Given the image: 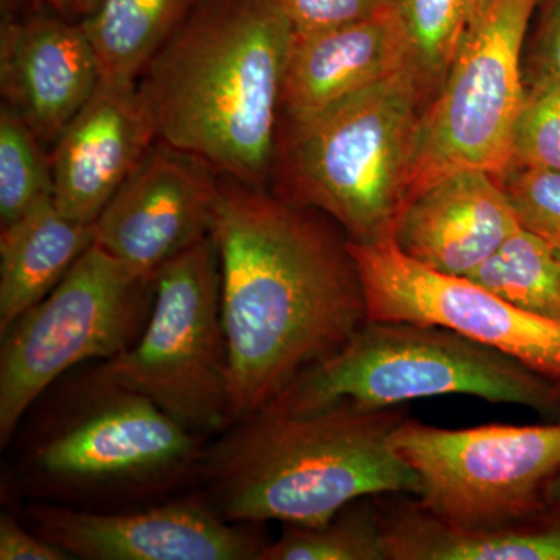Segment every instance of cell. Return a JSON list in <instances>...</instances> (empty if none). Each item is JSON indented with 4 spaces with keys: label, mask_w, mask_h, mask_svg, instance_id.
<instances>
[{
    "label": "cell",
    "mask_w": 560,
    "mask_h": 560,
    "mask_svg": "<svg viewBox=\"0 0 560 560\" xmlns=\"http://www.w3.org/2000/svg\"><path fill=\"white\" fill-rule=\"evenodd\" d=\"M230 348V419L270 405L368 320L348 242L301 206L220 180L212 230Z\"/></svg>",
    "instance_id": "1"
},
{
    "label": "cell",
    "mask_w": 560,
    "mask_h": 560,
    "mask_svg": "<svg viewBox=\"0 0 560 560\" xmlns=\"http://www.w3.org/2000/svg\"><path fill=\"white\" fill-rule=\"evenodd\" d=\"M293 35L275 0H195L138 81L158 142L259 187L275 162Z\"/></svg>",
    "instance_id": "2"
},
{
    "label": "cell",
    "mask_w": 560,
    "mask_h": 560,
    "mask_svg": "<svg viewBox=\"0 0 560 560\" xmlns=\"http://www.w3.org/2000/svg\"><path fill=\"white\" fill-rule=\"evenodd\" d=\"M405 419L399 407L261 408L209 438L195 489L224 521L261 525L319 526L357 500L418 497L419 475L389 444Z\"/></svg>",
    "instance_id": "3"
},
{
    "label": "cell",
    "mask_w": 560,
    "mask_h": 560,
    "mask_svg": "<svg viewBox=\"0 0 560 560\" xmlns=\"http://www.w3.org/2000/svg\"><path fill=\"white\" fill-rule=\"evenodd\" d=\"M22 422L13 436L21 495L88 511L135 510L189 492L209 440L113 381L98 361L62 375Z\"/></svg>",
    "instance_id": "4"
},
{
    "label": "cell",
    "mask_w": 560,
    "mask_h": 560,
    "mask_svg": "<svg viewBox=\"0 0 560 560\" xmlns=\"http://www.w3.org/2000/svg\"><path fill=\"white\" fill-rule=\"evenodd\" d=\"M458 394L560 416V383L456 331L407 320H366L345 348L298 375L265 408L372 411Z\"/></svg>",
    "instance_id": "5"
},
{
    "label": "cell",
    "mask_w": 560,
    "mask_h": 560,
    "mask_svg": "<svg viewBox=\"0 0 560 560\" xmlns=\"http://www.w3.org/2000/svg\"><path fill=\"white\" fill-rule=\"evenodd\" d=\"M423 88L411 61L315 116L289 120L282 172L291 200L327 213L350 242L393 237L407 206Z\"/></svg>",
    "instance_id": "6"
},
{
    "label": "cell",
    "mask_w": 560,
    "mask_h": 560,
    "mask_svg": "<svg viewBox=\"0 0 560 560\" xmlns=\"http://www.w3.org/2000/svg\"><path fill=\"white\" fill-rule=\"evenodd\" d=\"M154 278H142L92 243L61 282L2 334L0 445L36 400L81 364L105 361L142 337Z\"/></svg>",
    "instance_id": "7"
},
{
    "label": "cell",
    "mask_w": 560,
    "mask_h": 560,
    "mask_svg": "<svg viewBox=\"0 0 560 560\" xmlns=\"http://www.w3.org/2000/svg\"><path fill=\"white\" fill-rule=\"evenodd\" d=\"M98 364L200 436L212 438L228 425L230 348L212 234L162 265L142 337Z\"/></svg>",
    "instance_id": "8"
},
{
    "label": "cell",
    "mask_w": 560,
    "mask_h": 560,
    "mask_svg": "<svg viewBox=\"0 0 560 560\" xmlns=\"http://www.w3.org/2000/svg\"><path fill=\"white\" fill-rule=\"evenodd\" d=\"M537 0H489L469 25L440 94L419 117L407 205L456 172L511 171L526 91L521 55Z\"/></svg>",
    "instance_id": "9"
},
{
    "label": "cell",
    "mask_w": 560,
    "mask_h": 560,
    "mask_svg": "<svg viewBox=\"0 0 560 560\" xmlns=\"http://www.w3.org/2000/svg\"><path fill=\"white\" fill-rule=\"evenodd\" d=\"M389 444L419 475L415 503L453 528H500L550 510L545 489L560 470V420L448 430L407 418Z\"/></svg>",
    "instance_id": "10"
},
{
    "label": "cell",
    "mask_w": 560,
    "mask_h": 560,
    "mask_svg": "<svg viewBox=\"0 0 560 560\" xmlns=\"http://www.w3.org/2000/svg\"><path fill=\"white\" fill-rule=\"evenodd\" d=\"M368 320H407L451 329L523 361L560 383V324L515 307L466 276L412 260L394 237L348 242Z\"/></svg>",
    "instance_id": "11"
},
{
    "label": "cell",
    "mask_w": 560,
    "mask_h": 560,
    "mask_svg": "<svg viewBox=\"0 0 560 560\" xmlns=\"http://www.w3.org/2000/svg\"><path fill=\"white\" fill-rule=\"evenodd\" d=\"M28 528L83 560H259L261 523L220 517L198 489L125 511H88L28 501Z\"/></svg>",
    "instance_id": "12"
},
{
    "label": "cell",
    "mask_w": 560,
    "mask_h": 560,
    "mask_svg": "<svg viewBox=\"0 0 560 560\" xmlns=\"http://www.w3.org/2000/svg\"><path fill=\"white\" fill-rule=\"evenodd\" d=\"M215 176L198 158L154 143L92 223L94 243L153 279L162 265L212 234L220 201Z\"/></svg>",
    "instance_id": "13"
},
{
    "label": "cell",
    "mask_w": 560,
    "mask_h": 560,
    "mask_svg": "<svg viewBox=\"0 0 560 560\" xmlns=\"http://www.w3.org/2000/svg\"><path fill=\"white\" fill-rule=\"evenodd\" d=\"M5 105L40 142H57L101 84V70L81 25L33 13L5 18L0 38Z\"/></svg>",
    "instance_id": "14"
},
{
    "label": "cell",
    "mask_w": 560,
    "mask_h": 560,
    "mask_svg": "<svg viewBox=\"0 0 560 560\" xmlns=\"http://www.w3.org/2000/svg\"><path fill=\"white\" fill-rule=\"evenodd\" d=\"M156 142L138 84H98L50 156L55 206L92 226Z\"/></svg>",
    "instance_id": "15"
},
{
    "label": "cell",
    "mask_w": 560,
    "mask_h": 560,
    "mask_svg": "<svg viewBox=\"0 0 560 560\" xmlns=\"http://www.w3.org/2000/svg\"><path fill=\"white\" fill-rule=\"evenodd\" d=\"M522 228L497 176L463 171L438 180L401 210L394 241L431 270L469 276Z\"/></svg>",
    "instance_id": "16"
},
{
    "label": "cell",
    "mask_w": 560,
    "mask_h": 560,
    "mask_svg": "<svg viewBox=\"0 0 560 560\" xmlns=\"http://www.w3.org/2000/svg\"><path fill=\"white\" fill-rule=\"evenodd\" d=\"M411 61L410 38L394 7L350 24L294 32L282 106L289 120L307 119Z\"/></svg>",
    "instance_id": "17"
},
{
    "label": "cell",
    "mask_w": 560,
    "mask_h": 560,
    "mask_svg": "<svg viewBox=\"0 0 560 560\" xmlns=\"http://www.w3.org/2000/svg\"><path fill=\"white\" fill-rule=\"evenodd\" d=\"M382 525L386 560H560V510L500 528L467 530L445 525L407 500L382 508Z\"/></svg>",
    "instance_id": "18"
},
{
    "label": "cell",
    "mask_w": 560,
    "mask_h": 560,
    "mask_svg": "<svg viewBox=\"0 0 560 560\" xmlns=\"http://www.w3.org/2000/svg\"><path fill=\"white\" fill-rule=\"evenodd\" d=\"M94 243L92 226L40 202L0 232V335L43 301Z\"/></svg>",
    "instance_id": "19"
},
{
    "label": "cell",
    "mask_w": 560,
    "mask_h": 560,
    "mask_svg": "<svg viewBox=\"0 0 560 560\" xmlns=\"http://www.w3.org/2000/svg\"><path fill=\"white\" fill-rule=\"evenodd\" d=\"M195 0H101L84 20L103 84H138Z\"/></svg>",
    "instance_id": "20"
},
{
    "label": "cell",
    "mask_w": 560,
    "mask_h": 560,
    "mask_svg": "<svg viewBox=\"0 0 560 560\" xmlns=\"http://www.w3.org/2000/svg\"><path fill=\"white\" fill-rule=\"evenodd\" d=\"M466 278L522 311L560 324V248L536 232L518 228Z\"/></svg>",
    "instance_id": "21"
},
{
    "label": "cell",
    "mask_w": 560,
    "mask_h": 560,
    "mask_svg": "<svg viewBox=\"0 0 560 560\" xmlns=\"http://www.w3.org/2000/svg\"><path fill=\"white\" fill-rule=\"evenodd\" d=\"M259 560H386L381 506L361 499L324 525H283Z\"/></svg>",
    "instance_id": "22"
},
{
    "label": "cell",
    "mask_w": 560,
    "mask_h": 560,
    "mask_svg": "<svg viewBox=\"0 0 560 560\" xmlns=\"http://www.w3.org/2000/svg\"><path fill=\"white\" fill-rule=\"evenodd\" d=\"M54 200L50 158L32 128L5 103L0 109V228Z\"/></svg>",
    "instance_id": "23"
},
{
    "label": "cell",
    "mask_w": 560,
    "mask_h": 560,
    "mask_svg": "<svg viewBox=\"0 0 560 560\" xmlns=\"http://www.w3.org/2000/svg\"><path fill=\"white\" fill-rule=\"evenodd\" d=\"M408 33L423 86L447 75L474 18V0H390Z\"/></svg>",
    "instance_id": "24"
},
{
    "label": "cell",
    "mask_w": 560,
    "mask_h": 560,
    "mask_svg": "<svg viewBox=\"0 0 560 560\" xmlns=\"http://www.w3.org/2000/svg\"><path fill=\"white\" fill-rule=\"evenodd\" d=\"M514 168L560 173V84L556 81L537 77L526 91L512 142Z\"/></svg>",
    "instance_id": "25"
},
{
    "label": "cell",
    "mask_w": 560,
    "mask_h": 560,
    "mask_svg": "<svg viewBox=\"0 0 560 560\" xmlns=\"http://www.w3.org/2000/svg\"><path fill=\"white\" fill-rule=\"evenodd\" d=\"M501 184L522 226L560 248V173L514 168Z\"/></svg>",
    "instance_id": "26"
},
{
    "label": "cell",
    "mask_w": 560,
    "mask_h": 560,
    "mask_svg": "<svg viewBox=\"0 0 560 560\" xmlns=\"http://www.w3.org/2000/svg\"><path fill=\"white\" fill-rule=\"evenodd\" d=\"M294 32L308 33L366 20L393 9L390 0H275Z\"/></svg>",
    "instance_id": "27"
},
{
    "label": "cell",
    "mask_w": 560,
    "mask_h": 560,
    "mask_svg": "<svg viewBox=\"0 0 560 560\" xmlns=\"http://www.w3.org/2000/svg\"><path fill=\"white\" fill-rule=\"evenodd\" d=\"M0 559L2 560H70L68 552L43 539L13 514L0 515Z\"/></svg>",
    "instance_id": "28"
},
{
    "label": "cell",
    "mask_w": 560,
    "mask_h": 560,
    "mask_svg": "<svg viewBox=\"0 0 560 560\" xmlns=\"http://www.w3.org/2000/svg\"><path fill=\"white\" fill-rule=\"evenodd\" d=\"M539 77L560 84V0H551L539 43Z\"/></svg>",
    "instance_id": "29"
},
{
    "label": "cell",
    "mask_w": 560,
    "mask_h": 560,
    "mask_svg": "<svg viewBox=\"0 0 560 560\" xmlns=\"http://www.w3.org/2000/svg\"><path fill=\"white\" fill-rule=\"evenodd\" d=\"M47 7L54 13L60 14V16L66 18L69 14L75 13H84V11H92L95 9L97 3L94 0H43Z\"/></svg>",
    "instance_id": "30"
},
{
    "label": "cell",
    "mask_w": 560,
    "mask_h": 560,
    "mask_svg": "<svg viewBox=\"0 0 560 560\" xmlns=\"http://www.w3.org/2000/svg\"><path fill=\"white\" fill-rule=\"evenodd\" d=\"M545 503L550 510H560V470L545 489Z\"/></svg>",
    "instance_id": "31"
},
{
    "label": "cell",
    "mask_w": 560,
    "mask_h": 560,
    "mask_svg": "<svg viewBox=\"0 0 560 560\" xmlns=\"http://www.w3.org/2000/svg\"><path fill=\"white\" fill-rule=\"evenodd\" d=\"M489 0H474V18H471V22L477 20L478 16L486 10L488 7ZM470 22V24H471Z\"/></svg>",
    "instance_id": "32"
}]
</instances>
